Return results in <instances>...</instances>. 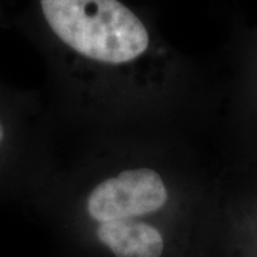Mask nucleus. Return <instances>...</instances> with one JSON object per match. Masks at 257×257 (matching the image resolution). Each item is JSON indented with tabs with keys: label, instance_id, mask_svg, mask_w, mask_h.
Instances as JSON below:
<instances>
[{
	"label": "nucleus",
	"instance_id": "obj_1",
	"mask_svg": "<svg viewBox=\"0 0 257 257\" xmlns=\"http://www.w3.org/2000/svg\"><path fill=\"white\" fill-rule=\"evenodd\" d=\"M19 25L72 84L159 89L180 79V52L128 0H29Z\"/></svg>",
	"mask_w": 257,
	"mask_h": 257
},
{
	"label": "nucleus",
	"instance_id": "obj_2",
	"mask_svg": "<svg viewBox=\"0 0 257 257\" xmlns=\"http://www.w3.org/2000/svg\"><path fill=\"white\" fill-rule=\"evenodd\" d=\"M76 210L114 257H162V223L180 210V190L166 167L128 159L93 176L77 196Z\"/></svg>",
	"mask_w": 257,
	"mask_h": 257
},
{
	"label": "nucleus",
	"instance_id": "obj_3",
	"mask_svg": "<svg viewBox=\"0 0 257 257\" xmlns=\"http://www.w3.org/2000/svg\"><path fill=\"white\" fill-rule=\"evenodd\" d=\"M15 127L10 119L9 113L0 107V162L9 153L10 146L13 143Z\"/></svg>",
	"mask_w": 257,
	"mask_h": 257
},
{
	"label": "nucleus",
	"instance_id": "obj_4",
	"mask_svg": "<svg viewBox=\"0 0 257 257\" xmlns=\"http://www.w3.org/2000/svg\"><path fill=\"white\" fill-rule=\"evenodd\" d=\"M9 0H0V23L5 20V8L8 5Z\"/></svg>",
	"mask_w": 257,
	"mask_h": 257
}]
</instances>
